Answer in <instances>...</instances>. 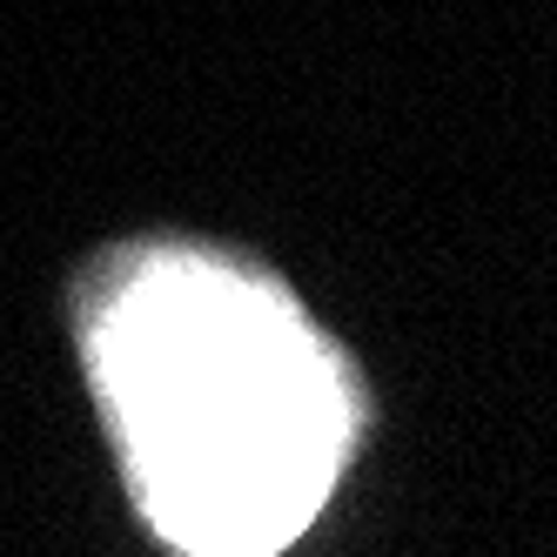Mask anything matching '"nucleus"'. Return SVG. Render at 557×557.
Segmentation results:
<instances>
[{"label": "nucleus", "mask_w": 557, "mask_h": 557, "mask_svg": "<svg viewBox=\"0 0 557 557\" xmlns=\"http://www.w3.org/2000/svg\"><path fill=\"white\" fill-rule=\"evenodd\" d=\"M95 363L175 544L275 550L323 504L343 450L336 376L283 296L162 262L101 315Z\"/></svg>", "instance_id": "1"}]
</instances>
